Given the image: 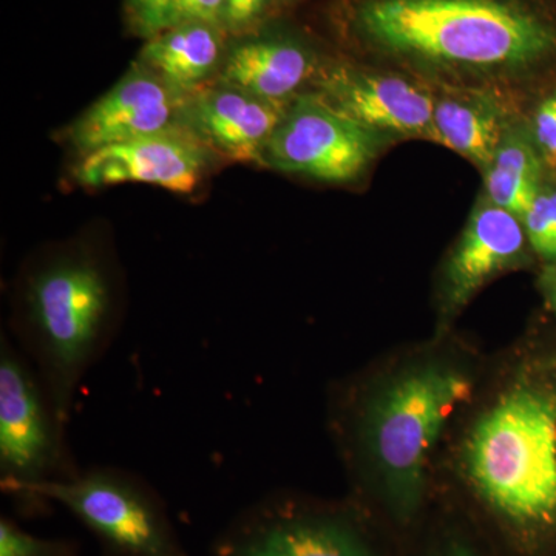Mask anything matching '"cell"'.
<instances>
[{
  "label": "cell",
  "mask_w": 556,
  "mask_h": 556,
  "mask_svg": "<svg viewBox=\"0 0 556 556\" xmlns=\"http://www.w3.org/2000/svg\"><path fill=\"white\" fill-rule=\"evenodd\" d=\"M118 325V287L93 249L51 255L25 274L10 338L67 426L84 379L109 353Z\"/></svg>",
  "instance_id": "1"
},
{
  "label": "cell",
  "mask_w": 556,
  "mask_h": 556,
  "mask_svg": "<svg viewBox=\"0 0 556 556\" xmlns=\"http://www.w3.org/2000/svg\"><path fill=\"white\" fill-rule=\"evenodd\" d=\"M471 388L463 368L442 358H424L371 388L356 407L346 405L348 444L379 478L399 518H412L419 508L428 456Z\"/></svg>",
  "instance_id": "2"
},
{
  "label": "cell",
  "mask_w": 556,
  "mask_h": 556,
  "mask_svg": "<svg viewBox=\"0 0 556 556\" xmlns=\"http://www.w3.org/2000/svg\"><path fill=\"white\" fill-rule=\"evenodd\" d=\"M471 489L517 526L556 518V397L532 383L508 388L478 417L460 447Z\"/></svg>",
  "instance_id": "3"
},
{
  "label": "cell",
  "mask_w": 556,
  "mask_h": 556,
  "mask_svg": "<svg viewBox=\"0 0 556 556\" xmlns=\"http://www.w3.org/2000/svg\"><path fill=\"white\" fill-rule=\"evenodd\" d=\"M361 24L387 49L468 67H525L555 47L543 22L500 0H371Z\"/></svg>",
  "instance_id": "4"
},
{
  "label": "cell",
  "mask_w": 556,
  "mask_h": 556,
  "mask_svg": "<svg viewBox=\"0 0 556 556\" xmlns=\"http://www.w3.org/2000/svg\"><path fill=\"white\" fill-rule=\"evenodd\" d=\"M68 426L31 362L9 334L0 338V489L27 517L51 507L42 490L79 470Z\"/></svg>",
  "instance_id": "5"
},
{
  "label": "cell",
  "mask_w": 556,
  "mask_h": 556,
  "mask_svg": "<svg viewBox=\"0 0 556 556\" xmlns=\"http://www.w3.org/2000/svg\"><path fill=\"white\" fill-rule=\"evenodd\" d=\"M97 538L104 556H189L160 493L141 475L115 466L80 467L42 490Z\"/></svg>",
  "instance_id": "6"
},
{
  "label": "cell",
  "mask_w": 556,
  "mask_h": 556,
  "mask_svg": "<svg viewBox=\"0 0 556 556\" xmlns=\"http://www.w3.org/2000/svg\"><path fill=\"white\" fill-rule=\"evenodd\" d=\"M378 152L376 130L340 112L325 98L292 102L263 152V161L287 174L343 182L365 170Z\"/></svg>",
  "instance_id": "7"
},
{
  "label": "cell",
  "mask_w": 556,
  "mask_h": 556,
  "mask_svg": "<svg viewBox=\"0 0 556 556\" xmlns=\"http://www.w3.org/2000/svg\"><path fill=\"white\" fill-rule=\"evenodd\" d=\"M214 556H378L336 511L263 503L241 510L212 543Z\"/></svg>",
  "instance_id": "8"
},
{
  "label": "cell",
  "mask_w": 556,
  "mask_h": 556,
  "mask_svg": "<svg viewBox=\"0 0 556 556\" xmlns=\"http://www.w3.org/2000/svg\"><path fill=\"white\" fill-rule=\"evenodd\" d=\"M206 146L186 126L104 146L83 155L75 175L89 188L142 182L192 193L207 167Z\"/></svg>",
  "instance_id": "9"
},
{
  "label": "cell",
  "mask_w": 556,
  "mask_h": 556,
  "mask_svg": "<svg viewBox=\"0 0 556 556\" xmlns=\"http://www.w3.org/2000/svg\"><path fill=\"white\" fill-rule=\"evenodd\" d=\"M190 94L142 64L75 121L68 130L70 141L86 155L104 146L185 126L182 113Z\"/></svg>",
  "instance_id": "10"
},
{
  "label": "cell",
  "mask_w": 556,
  "mask_h": 556,
  "mask_svg": "<svg viewBox=\"0 0 556 556\" xmlns=\"http://www.w3.org/2000/svg\"><path fill=\"white\" fill-rule=\"evenodd\" d=\"M287 112L283 102L263 100L219 84L193 91L182 124L206 148L236 161H263V152Z\"/></svg>",
  "instance_id": "11"
},
{
  "label": "cell",
  "mask_w": 556,
  "mask_h": 556,
  "mask_svg": "<svg viewBox=\"0 0 556 556\" xmlns=\"http://www.w3.org/2000/svg\"><path fill=\"white\" fill-rule=\"evenodd\" d=\"M526 249L521 219L493 203L481 204L447 260L442 280L448 316L467 305L497 274L515 268Z\"/></svg>",
  "instance_id": "12"
},
{
  "label": "cell",
  "mask_w": 556,
  "mask_h": 556,
  "mask_svg": "<svg viewBox=\"0 0 556 556\" xmlns=\"http://www.w3.org/2000/svg\"><path fill=\"white\" fill-rule=\"evenodd\" d=\"M325 100L372 130L434 134V101L396 76L336 70L324 83Z\"/></svg>",
  "instance_id": "13"
},
{
  "label": "cell",
  "mask_w": 556,
  "mask_h": 556,
  "mask_svg": "<svg viewBox=\"0 0 556 556\" xmlns=\"http://www.w3.org/2000/svg\"><path fill=\"white\" fill-rule=\"evenodd\" d=\"M311 73L308 53L281 40H252L230 51L222 70V84L263 100L283 102Z\"/></svg>",
  "instance_id": "14"
},
{
  "label": "cell",
  "mask_w": 556,
  "mask_h": 556,
  "mask_svg": "<svg viewBox=\"0 0 556 556\" xmlns=\"http://www.w3.org/2000/svg\"><path fill=\"white\" fill-rule=\"evenodd\" d=\"M141 56L146 67L175 89L193 93L217 67L222 40L217 27L182 24L153 36Z\"/></svg>",
  "instance_id": "15"
},
{
  "label": "cell",
  "mask_w": 556,
  "mask_h": 556,
  "mask_svg": "<svg viewBox=\"0 0 556 556\" xmlns=\"http://www.w3.org/2000/svg\"><path fill=\"white\" fill-rule=\"evenodd\" d=\"M438 141L489 169L503 141V119L490 102L444 100L434 108Z\"/></svg>",
  "instance_id": "16"
},
{
  "label": "cell",
  "mask_w": 556,
  "mask_h": 556,
  "mask_svg": "<svg viewBox=\"0 0 556 556\" xmlns=\"http://www.w3.org/2000/svg\"><path fill=\"white\" fill-rule=\"evenodd\" d=\"M541 161L521 134L504 135L495 159L486 169L490 203L522 219L540 190Z\"/></svg>",
  "instance_id": "17"
},
{
  "label": "cell",
  "mask_w": 556,
  "mask_h": 556,
  "mask_svg": "<svg viewBox=\"0 0 556 556\" xmlns=\"http://www.w3.org/2000/svg\"><path fill=\"white\" fill-rule=\"evenodd\" d=\"M79 544L65 538H40L10 517L0 518V556H78Z\"/></svg>",
  "instance_id": "18"
},
{
  "label": "cell",
  "mask_w": 556,
  "mask_h": 556,
  "mask_svg": "<svg viewBox=\"0 0 556 556\" xmlns=\"http://www.w3.org/2000/svg\"><path fill=\"white\" fill-rule=\"evenodd\" d=\"M521 222L533 251L556 263V190L538 193Z\"/></svg>",
  "instance_id": "19"
},
{
  "label": "cell",
  "mask_w": 556,
  "mask_h": 556,
  "mask_svg": "<svg viewBox=\"0 0 556 556\" xmlns=\"http://www.w3.org/2000/svg\"><path fill=\"white\" fill-rule=\"evenodd\" d=\"M226 0H172L167 27L182 24H206L218 27L223 24Z\"/></svg>",
  "instance_id": "20"
},
{
  "label": "cell",
  "mask_w": 556,
  "mask_h": 556,
  "mask_svg": "<svg viewBox=\"0 0 556 556\" xmlns=\"http://www.w3.org/2000/svg\"><path fill=\"white\" fill-rule=\"evenodd\" d=\"M535 138L547 166L556 169V94L547 98L538 109Z\"/></svg>",
  "instance_id": "21"
},
{
  "label": "cell",
  "mask_w": 556,
  "mask_h": 556,
  "mask_svg": "<svg viewBox=\"0 0 556 556\" xmlns=\"http://www.w3.org/2000/svg\"><path fill=\"white\" fill-rule=\"evenodd\" d=\"M131 14L146 35L166 30L172 0H127Z\"/></svg>",
  "instance_id": "22"
},
{
  "label": "cell",
  "mask_w": 556,
  "mask_h": 556,
  "mask_svg": "<svg viewBox=\"0 0 556 556\" xmlns=\"http://www.w3.org/2000/svg\"><path fill=\"white\" fill-rule=\"evenodd\" d=\"M265 3L266 0H226L223 24L232 30H241L257 20Z\"/></svg>",
  "instance_id": "23"
},
{
  "label": "cell",
  "mask_w": 556,
  "mask_h": 556,
  "mask_svg": "<svg viewBox=\"0 0 556 556\" xmlns=\"http://www.w3.org/2000/svg\"><path fill=\"white\" fill-rule=\"evenodd\" d=\"M441 556H478L471 551L470 547L466 546L463 543H453L450 544L444 552H442Z\"/></svg>",
  "instance_id": "24"
},
{
  "label": "cell",
  "mask_w": 556,
  "mask_h": 556,
  "mask_svg": "<svg viewBox=\"0 0 556 556\" xmlns=\"http://www.w3.org/2000/svg\"><path fill=\"white\" fill-rule=\"evenodd\" d=\"M546 295L548 302H551L552 308H554L556 313V269L551 276L547 277L546 280Z\"/></svg>",
  "instance_id": "25"
}]
</instances>
